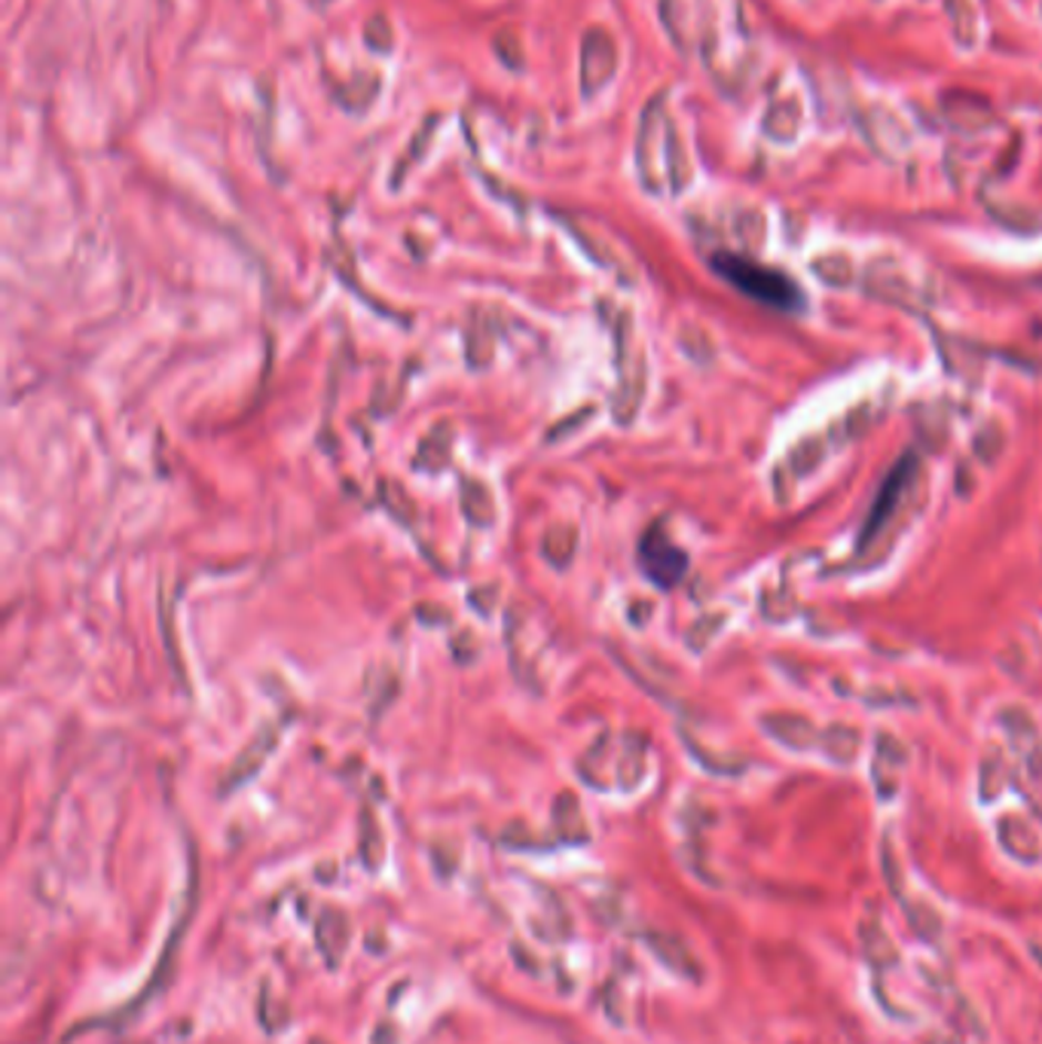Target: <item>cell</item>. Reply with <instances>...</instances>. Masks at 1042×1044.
Masks as SVG:
<instances>
[{"instance_id":"6da1fadb","label":"cell","mask_w":1042,"mask_h":1044,"mask_svg":"<svg viewBox=\"0 0 1042 1044\" xmlns=\"http://www.w3.org/2000/svg\"><path fill=\"white\" fill-rule=\"evenodd\" d=\"M713 266L725 282H731L746 297H753L755 303H765L779 311H795L804 306L801 287L795 285L789 275L770 269L765 263H755L740 254H718Z\"/></svg>"},{"instance_id":"7a4b0ae2","label":"cell","mask_w":1042,"mask_h":1044,"mask_svg":"<svg viewBox=\"0 0 1042 1044\" xmlns=\"http://www.w3.org/2000/svg\"><path fill=\"white\" fill-rule=\"evenodd\" d=\"M640 560L645 574H648L657 586H664V590L676 586L678 581H682L685 569H688V556L664 535L661 525H654L652 532H645L640 544Z\"/></svg>"}]
</instances>
